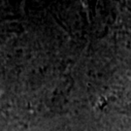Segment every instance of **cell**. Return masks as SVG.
I'll return each instance as SVG.
<instances>
[{
  "mask_svg": "<svg viewBox=\"0 0 131 131\" xmlns=\"http://www.w3.org/2000/svg\"><path fill=\"white\" fill-rule=\"evenodd\" d=\"M84 3L86 6H89V5L91 4V0H84Z\"/></svg>",
  "mask_w": 131,
  "mask_h": 131,
  "instance_id": "cell-1",
  "label": "cell"
}]
</instances>
